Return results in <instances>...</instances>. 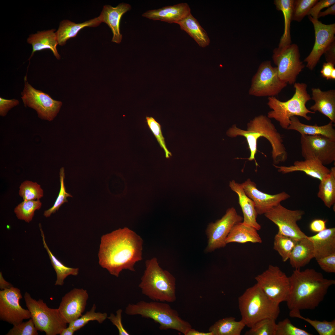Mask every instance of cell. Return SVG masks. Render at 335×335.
<instances>
[{
	"instance_id": "6da1fadb",
	"label": "cell",
	"mask_w": 335,
	"mask_h": 335,
	"mask_svg": "<svg viewBox=\"0 0 335 335\" xmlns=\"http://www.w3.org/2000/svg\"><path fill=\"white\" fill-rule=\"evenodd\" d=\"M143 242L140 236L126 227L103 235L98 254L99 265L117 277L123 270L135 271V264L142 259Z\"/></svg>"
},
{
	"instance_id": "7a4b0ae2",
	"label": "cell",
	"mask_w": 335,
	"mask_h": 335,
	"mask_svg": "<svg viewBox=\"0 0 335 335\" xmlns=\"http://www.w3.org/2000/svg\"><path fill=\"white\" fill-rule=\"evenodd\" d=\"M289 278L290 288L286 302L290 310L315 309L335 284L334 279L324 278L313 269H295Z\"/></svg>"
},
{
	"instance_id": "3957f363",
	"label": "cell",
	"mask_w": 335,
	"mask_h": 335,
	"mask_svg": "<svg viewBox=\"0 0 335 335\" xmlns=\"http://www.w3.org/2000/svg\"><path fill=\"white\" fill-rule=\"evenodd\" d=\"M247 126V130H244L234 125L226 133L230 137L239 136L246 138L250 152V156L248 159L249 160L255 161L257 141L260 137L266 138L271 145L273 164L277 165L287 160L288 154L283 143V137L278 132L270 118L263 115L256 116L248 123Z\"/></svg>"
},
{
	"instance_id": "277c9868",
	"label": "cell",
	"mask_w": 335,
	"mask_h": 335,
	"mask_svg": "<svg viewBox=\"0 0 335 335\" xmlns=\"http://www.w3.org/2000/svg\"><path fill=\"white\" fill-rule=\"evenodd\" d=\"M145 266L138 286L142 293L153 301L175 302L176 296L174 277L160 266L156 257L147 260Z\"/></svg>"
},
{
	"instance_id": "5b68a950",
	"label": "cell",
	"mask_w": 335,
	"mask_h": 335,
	"mask_svg": "<svg viewBox=\"0 0 335 335\" xmlns=\"http://www.w3.org/2000/svg\"><path fill=\"white\" fill-rule=\"evenodd\" d=\"M125 313L129 315H140L151 319L159 324L161 330L174 329L185 335L192 328L191 324L182 319L176 310L163 302L141 301L129 303L125 308Z\"/></svg>"
},
{
	"instance_id": "8992f818",
	"label": "cell",
	"mask_w": 335,
	"mask_h": 335,
	"mask_svg": "<svg viewBox=\"0 0 335 335\" xmlns=\"http://www.w3.org/2000/svg\"><path fill=\"white\" fill-rule=\"evenodd\" d=\"M238 302L241 320L250 328L264 319L276 320L280 313L279 304L270 300L256 284L246 290Z\"/></svg>"
},
{
	"instance_id": "52a82bcc",
	"label": "cell",
	"mask_w": 335,
	"mask_h": 335,
	"mask_svg": "<svg viewBox=\"0 0 335 335\" xmlns=\"http://www.w3.org/2000/svg\"><path fill=\"white\" fill-rule=\"evenodd\" d=\"M307 87L305 83H295L294 84L295 93L286 101H281L275 96L269 97L267 105L272 110L268 112L267 117L275 119L279 122L281 127L287 130L292 117L299 116L307 121L310 120L311 118L307 114L315 113L306 106L307 102L311 99L307 91Z\"/></svg>"
},
{
	"instance_id": "ba28073f",
	"label": "cell",
	"mask_w": 335,
	"mask_h": 335,
	"mask_svg": "<svg viewBox=\"0 0 335 335\" xmlns=\"http://www.w3.org/2000/svg\"><path fill=\"white\" fill-rule=\"evenodd\" d=\"M24 298L26 306L30 313L31 318L38 330L45 332L46 335H56L60 334L63 329L67 327V323L58 309L48 307L42 299L37 301L26 292Z\"/></svg>"
},
{
	"instance_id": "9c48e42d",
	"label": "cell",
	"mask_w": 335,
	"mask_h": 335,
	"mask_svg": "<svg viewBox=\"0 0 335 335\" xmlns=\"http://www.w3.org/2000/svg\"><path fill=\"white\" fill-rule=\"evenodd\" d=\"M272 57L277 66L280 79L287 84H294L297 76L305 67L300 60L297 45L291 43L279 46L273 50Z\"/></svg>"
},
{
	"instance_id": "30bf717a",
	"label": "cell",
	"mask_w": 335,
	"mask_h": 335,
	"mask_svg": "<svg viewBox=\"0 0 335 335\" xmlns=\"http://www.w3.org/2000/svg\"><path fill=\"white\" fill-rule=\"evenodd\" d=\"M287 84L280 79L277 67L270 61L261 63L252 78L248 94L256 97L275 96Z\"/></svg>"
},
{
	"instance_id": "8fae6325",
	"label": "cell",
	"mask_w": 335,
	"mask_h": 335,
	"mask_svg": "<svg viewBox=\"0 0 335 335\" xmlns=\"http://www.w3.org/2000/svg\"><path fill=\"white\" fill-rule=\"evenodd\" d=\"M255 279L256 284L270 300L279 304L286 302L290 290V279L279 267L270 265Z\"/></svg>"
},
{
	"instance_id": "7c38bea8",
	"label": "cell",
	"mask_w": 335,
	"mask_h": 335,
	"mask_svg": "<svg viewBox=\"0 0 335 335\" xmlns=\"http://www.w3.org/2000/svg\"><path fill=\"white\" fill-rule=\"evenodd\" d=\"M24 106L35 110L41 119L51 121L59 113L61 101L52 99L48 94L34 88L24 77V87L21 93Z\"/></svg>"
},
{
	"instance_id": "4fadbf2b",
	"label": "cell",
	"mask_w": 335,
	"mask_h": 335,
	"mask_svg": "<svg viewBox=\"0 0 335 335\" xmlns=\"http://www.w3.org/2000/svg\"><path fill=\"white\" fill-rule=\"evenodd\" d=\"M301 154L306 159H314L325 166L335 161V140L321 135H301Z\"/></svg>"
},
{
	"instance_id": "5bb4252c",
	"label": "cell",
	"mask_w": 335,
	"mask_h": 335,
	"mask_svg": "<svg viewBox=\"0 0 335 335\" xmlns=\"http://www.w3.org/2000/svg\"><path fill=\"white\" fill-rule=\"evenodd\" d=\"M304 214L303 210H290L280 203L272 207L264 215L278 226V232L298 240L307 236L301 230L297 223Z\"/></svg>"
},
{
	"instance_id": "9a60e30c",
	"label": "cell",
	"mask_w": 335,
	"mask_h": 335,
	"mask_svg": "<svg viewBox=\"0 0 335 335\" xmlns=\"http://www.w3.org/2000/svg\"><path fill=\"white\" fill-rule=\"evenodd\" d=\"M243 220V217L232 207L227 210L221 219L209 224L206 230L208 240L206 252H211L224 247L227 244L226 238L232 227Z\"/></svg>"
},
{
	"instance_id": "2e32d148",
	"label": "cell",
	"mask_w": 335,
	"mask_h": 335,
	"mask_svg": "<svg viewBox=\"0 0 335 335\" xmlns=\"http://www.w3.org/2000/svg\"><path fill=\"white\" fill-rule=\"evenodd\" d=\"M22 298L20 290L14 287L0 291V319L14 325L30 319L31 315L28 309L20 305Z\"/></svg>"
},
{
	"instance_id": "e0dca14e",
	"label": "cell",
	"mask_w": 335,
	"mask_h": 335,
	"mask_svg": "<svg viewBox=\"0 0 335 335\" xmlns=\"http://www.w3.org/2000/svg\"><path fill=\"white\" fill-rule=\"evenodd\" d=\"M308 18L313 25L315 40L312 50L304 61L307 63L306 67L312 70L328 46L335 40V24L325 25L310 16Z\"/></svg>"
},
{
	"instance_id": "ac0fdd59",
	"label": "cell",
	"mask_w": 335,
	"mask_h": 335,
	"mask_svg": "<svg viewBox=\"0 0 335 335\" xmlns=\"http://www.w3.org/2000/svg\"><path fill=\"white\" fill-rule=\"evenodd\" d=\"M246 195L254 202L259 215L265 214L273 207L290 197L284 191L270 194L258 190L256 184L249 178L240 184Z\"/></svg>"
},
{
	"instance_id": "d6986e66",
	"label": "cell",
	"mask_w": 335,
	"mask_h": 335,
	"mask_svg": "<svg viewBox=\"0 0 335 335\" xmlns=\"http://www.w3.org/2000/svg\"><path fill=\"white\" fill-rule=\"evenodd\" d=\"M88 298V294L86 290L77 288L73 289L63 297L58 309L67 324L82 315Z\"/></svg>"
},
{
	"instance_id": "ffe728a7",
	"label": "cell",
	"mask_w": 335,
	"mask_h": 335,
	"mask_svg": "<svg viewBox=\"0 0 335 335\" xmlns=\"http://www.w3.org/2000/svg\"><path fill=\"white\" fill-rule=\"evenodd\" d=\"M191 13L188 4L181 3L148 11L143 13L142 16L153 20L177 24Z\"/></svg>"
},
{
	"instance_id": "44dd1931",
	"label": "cell",
	"mask_w": 335,
	"mask_h": 335,
	"mask_svg": "<svg viewBox=\"0 0 335 335\" xmlns=\"http://www.w3.org/2000/svg\"><path fill=\"white\" fill-rule=\"evenodd\" d=\"M131 9L129 4L123 2L116 7L109 5L103 6L99 17L101 23L107 24L111 29L113 34L112 42L118 44L121 42L122 35L120 32V21L123 15Z\"/></svg>"
},
{
	"instance_id": "7402d4cb",
	"label": "cell",
	"mask_w": 335,
	"mask_h": 335,
	"mask_svg": "<svg viewBox=\"0 0 335 335\" xmlns=\"http://www.w3.org/2000/svg\"><path fill=\"white\" fill-rule=\"evenodd\" d=\"M273 165L277 169L279 172L283 174L295 172H302L320 181L328 174L330 170L319 161L314 159L296 161L293 165L289 166H278L274 164Z\"/></svg>"
},
{
	"instance_id": "603a6c76",
	"label": "cell",
	"mask_w": 335,
	"mask_h": 335,
	"mask_svg": "<svg viewBox=\"0 0 335 335\" xmlns=\"http://www.w3.org/2000/svg\"><path fill=\"white\" fill-rule=\"evenodd\" d=\"M311 90V99L315 101V104L310 109L315 113L320 112L335 123V90L323 91L319 88H313Z\"/></svg>"
},
{
	"instance_id": "cb8c5ba5",
	"label": "cell",
	"mask_w": 335,
	"mask_h": 335,
	"mask_svg": "<svg viewBox=\"0 0 335 335\" xmlns=\"http://www.w3.org/2000/svg\"><path fill=\"white\" fill-rule=\"evenodd\" d=\"M229 186L238 196L239 203L243 215V223L254 227L257 230H260L261 226L257 221L258 214L254 202L246 195L240 184L233 180L230 181Z\"/></svg>"
},
{
	"instance_id": "d4e9b609",
	"label": "cell",
	"mask_w": 335,
	"mask_h": 335,
	"mask_svg": "<svg viewBox=\"0 0 335 335\" xmlns=\"http://www.w3.org/2000/svg\"><path fill=\"white\" fill-rule=\"evenodd\" d=\"M308 238L312 243L316 260L335 253L334 227L326 228Z\"/></svg>"
},
{
	"instance_id": "484cf974",
	"label": "cell",
	"mask_w": 335,
	"mask_h": 335,
	"mask_svg": "<svg viewBox=\"0 0 335 335\" xmlns=\"http://www.w3.org/2000/svg\"><path fill=\"white\" fill-rule=\"evenodd\" d=\"M55 29H52L47 30L38 31L36 33L30 35L27 39V42L31 44L32 51L29 60L35 52L46 49L51 50L54 56L58 60L60 59V56L57 50L58 44Z\"/></svg>"
},
{
	"instance_id": "4316f807",
	"label": "cell",
	"mask_w": 335,
	"mask_h": 335,
	"mask_svg": "<svg viewBox=\"0 0 335 335\" xmlns=\"http://www.w3.org/2000/svg\"><path fill=\"white\" fill-rule=\"evenodd\" d=\"M101 23L99 16L80 23H76L67 20H63L60 23L58 29L55 32L58 44L64 46L68 40L76 36L83 28L95 27Z\"/></svg>"
},
{
	"instance_id": "83f0119b",
	"label": "cell",
	"mask_w": 335,
	"mask_h": 335,
	"mask_svg": "<svg viewBox=\"0 0 335 335\" xmlns=\"http://www.w3.org/2000/svg\"><path fill=\"white\" fill-rule=\"evenodd\" d=\"M308 236L297 241L290 254V263L295 269H300L314 258L313 244Z\"/></svg>"
},
{
	"instance_id": "f1b7e54d",
	"label": "cell",
	"mask_w": 335,
	"mask_h": 335,
	"mask_svg": "<svg viewBox=\"0 0 335 335\" xmlns=\"http://www.w3.org/2000/svg\"><path fill=\"white\" fill-rule=\"evenodd\" d=\"M290 123L287 129L296 131L301 135H321L335 140V129L333 123L330 121L325 125L319 126L309 125L301 123L296 116L290 118Z\"/></svg>"
},
{
	"instance_id": "f546056e",
	"label": "cell",
	"mask_w": 335,
	"mask_h": 335,
	"mask_svg": "<svg viewBox=\"0 0 335 335\" xmlns=\"http://www.w3.org/2000/svg\"><path fill=\"white\" fill-rule=\"evenodd\" d=\"M257 231L254 227L244 224L242 221L238 222L231 228L226 238V243L248 242L261 243L262 240Z\"/></svg>"
},
{
	"instance_id": "4dcf8cb0",
	"label": "cell",
	"mask_w": 335,
	"mask_h": 335,
	"mask_svg": "<svg viewBox=\"0 0 335 335\" xmlns=\"http://www.w3.org/2000/svg\"><path fill=\"white\" fill-rule=\"evenodd\" d=\"M177 24L200 47L204 48L209 45L210 40L207 33L191 13Z\"/></svg>"
},
{
	"instance_id": "1f68e13d",
	"label": "cell",
	"mask_w": 335,
	"mask_h": 335,
	"mask_svg": "<svg viewBox=\"0 0 335 335\" xmlns=\"http://www.w3.org/2000/svg\"><path fill=\"white\" fill-rule=\"evenodd\" d=\"M39 226L42 238L44 247L46 250L49 256L52 265L56 274V280L55 284L56 285L62 286L64 284L65 279L69 275H77L79 273L78 268H73L65 266L58 260L53 254L50 250L46 242L44 232L42 229L41 223Z\"/></svg>"
},
{
	"instance_id": "d6a6232c",
	"label": "cell",
	"mask_w": 335,
	"mask_h": 335,
	"mask_svg": "<svg viewBox=\"0 0 335 335\" xmlns=\"http://www.w3.org/2000/svg\"><path fill=\"white\" fill-rule=\"evenodd\" d=\"M245 326L241 320L236 321L234 317H230L216 321L208 330L213 335H240Z\"/></svg>"
},
{
	"instance_id": "836d02e7",
	"label": "cell",
	"mask_w": 335,
	"mask_h": 335,
	"mask_svg": "<svg viewBox=\"0 0 335 335\" xmlns=\"http://www.w3.org/2000/svg\"><path fill=\"white\" fill-rule=\"evenodd\" d=\"M330 170L328 174L320 181L317 193L318 197L329 208L335 203V167Z\"/></svg>"
},
{
	"instance_id": "e575fe53",
	"label": "cell",
	"mask_w": 335,
	"mask_h": 335,
	"mask_svg": "<svg viewBox=\"0 0 335 335\" xmlns=\"http://www.w3.org/2000/svg\"><path fill=\"white\" fill-rule=\"evenodd\" d=\"M294 0H275L274 4L277 10L283 13L284 19V33L279 46L286 45L292 43L290 35V23L292 20Z\"/></svg>"
},
{
	"instance_id": "d590c367",
	"label": "cell",
	"mask_w": 335,
	"mask_h": 335,
	"mask_svg": "<svg viewBox=\"0 0 335 335\" xmlns=\"http://www.w3.org/2000/svg\"><path fill=\"white\" fill-rule=\"evenodd\" d=\"M289 315L291 317L299 318L310 324L320 335H335V319L330 321L311 320L309 318H306L302 316L300 313V310H290Z\"/></svg>"
},
{
	"instance_id": "8d00e7d4",
	"label": "cell",
	"mask_w": 335,
	"mask_h": 335,
	"mask_svg": "<svg viewBox=\"0 0 335 335\" xmlns=\"http://www.w3.org/2000/svg\"><path fill=\"white\" fill-rule=\"evenodd\" d=\"M42 205L40 200H23L15 208L14 211L18 219L29 223L33 220L35 211L39 210Z\"/></svg>"
},
{
	"instance_id": "74e56055",
	"label": "cell",
	"mask_w": 335,
	"mask_h": 335,
	"mask_svg": "<svg viewBox=\"0 0 335 335\" xmlns=\"http://www.w3.org/2000/svg\"><path fill=\"white\" fill-rule=\"evenodd\" d=\"M297 240L283 235L279 232L274 237L273 248L282 257L284 262L289 259Z\"/></svg>"
},
{
	"instance_id": "f35d334b",
	"label": "cell",
	"mask_w": 335,
	"mask_h": 335,
	"mask_svg": "<svg viewBox=\"0 0 335 335\" xmlns=\"http://www.w3.org/2000/svg\"><path fill=\"white\" fill-rule=\"evenodd\" d=\"M96 308V306L94 304L90 310L69 323V327L75 332L84 327L90 321L96 320L100 324L102 323L107 318V314L105 312H95Z\"/></svg>"
},
{
	"instance_id": "ab89813d",
	"label": "cell",
	"mask_w": 335,
	"mask_h": 335,
	"mask_svg": "<svg viewBox=\"0 0 335 335\" xmlns=\"http://www.w3.org/2000/svg\"><path fill=\"white\" fill-rule=\"evenodd\" d=\"M19 194L23 200H40L44 196V191L37 182L26 180L20 185Z\"/></svg>"
},
{
	"instance_id": "60d3db41",
	"label": "cell",
	"mask_w": 335,
	"mask_h": 335,
	"mask_svg": "<svg viewBox=\"0 0 335 335\" xmlns=\"http://www.w3.org/2000/svg\"><path fill=\"white\" fill-rule=\"evenodd\" d=\"M276 320L267 318L261 320L255 323L245 335H276L277 324Z\"/></svg>"
},
{
	"instance_id": "b9f144b4",
	"label": "cell",
	"mask_w": 335,
	"mask_h": 335,
	"mask_svg": "<svg viewBox=\"0 0 335 335\" xmlns=\"http://www.w3.org/2000/svg\"><path fill=\"white\" fill-rule=\"evenodd\" d=\"M59 175L60 182L59 193L53 206L44 212L43 216L46 217H50L52 214L58 211L63 204L68 202L67 198L68 197H72V195L67 192L66 190L64 183L65 173L64 168L62 167L60 169Z\"/></svg>"
},
{
	"instance_id": "7bdbcfd3",
	"label": "cell",
	"mask_w": 335,
	"mask_h": 335,
	"mask_svg": "<svg viewBox=\"0 0 335 335\" xmlns=\"http://www.w3.org/2000/svg\"><path fill=\"white\" fill-rule=\"evenodd\" d=\"M317 0H294L292 20L300 22L307 15Z\"/></svg>"
},
{
	"instance_id": "ee69618b",
	"label": "cell",
	"mask_w": 335,
	"mask_h": 335,
	"mask_svg": "<svg viewBox=\"0 0 335 335\" xmlns=\"http://www.w3.org/2000/svg\"><path fill=\"white\" fill-rule=\"evenodd\" d=\"M307 331L294 326L287 318L277 324L276 335H312Z\"/></svg>"
},
{
	"instance_id": "f6af8a7d",
	"label": "cell",
	"mask_w": 335,
	"mask_h": 335,
	"mask_svg": "<svg viewBox=\"0 0 335 335\" xmlns=\"http://www.w3.org/2000/svg\"><path fill=\"white\" fill-rule=\"evenodd\" d=\"M146 119L149 128L155 136L161 147L164 150L166 157L169 158L172 156V154L166 147L164 138L162 132L160 125L152 117L146 116Z\"/></svg>"
},
{
	"instance_id": "bcb514c9",
	"label": "cell",
	"mask_w": 335,
	"mask_h": 335,
	"mask_svg": "<svg viewBox=\"0 0 335 335\" xmlns=\"http://www.w3.org/2000/svg\"><path fill=\"white\" fill-rule=\"evenodd\" d=\"M37 328L35 327L33 319L31 318L26 322H22L14 325L6 334V335H37L38 334Z\"/></svg>"
},
{
	"instance_id": "7dc6e473",
	"label": "cell",
	"mask_w": 335,
	"mask_h": 335,
	"mask_svg": "<svg viewBox=\"0 0 335 335\" xmlns=\"http://www.w3.org/2000/svg\"><path fill=\"white\" fill-rule=\"evenodd\" d=\"M321 268L328 273L335 272V253L316 260Z\"/></svg>"
},
{
	"instance_id": "c3c4849f",
	"label": "cell",
	"mask_w": 335,
	"mask_h": 335,
	"mask_svg": "<svg viewBox=\"0 0 335 335\" xmlns=\"http://www.w3.org/2000/svg\"><path fill=\"white\" fill-rule=\"evenodd\" d=\"M122 309H118L116 311V315L111 313L107 318L117 327L119 335H129V333L124 328L122 323Z\"/></svg>"
},
{
	"instance_id": "681fc988",
	"label": "cell",
	"mask_w": 335,
	"mask_h": 335,
	"mask_svg": "<svg viewBox=\"0 0 335 335\" xmlns=\"http://www.w3.org/2000/svg\"><path fill=\"white\" fill-rule=\"evenodd\" d=\"M335 0H321L318 1L310 9L307 15L310 16L313 18L318 19V16L319 13L323 9L329 7L335 4Z\"/></svg>"
},
{
	"instance_id": "f907efd6",
	"label": "cell",
	"mask_w": 335,
	"mask_h": 335,
	"mask_svg": "<svg viewBox=\"0 0 335 335\" xmlns=\"http://www.w3.org/2000/svg\"><path fill=\"white\" fill-rule=\"evenodd\" d=\"M19 102L15 99H7L0 97V115L2 117L6 115L8 111L18 105Z\"/></svg>"
},
{
	"instance_id": "816d5d0a",
	"label": "cell",
	"mask_w": 335,
	"mask_h": 335,
	"mask_svg": "<svg viewBox=\"0 0 335 335\" xmlns=\"http://www.w3.org/2000/svg\"><path fill=\"white\" fill-rule=\"evenodd\" d=\"M321 76L327 80L335 79L334 65L329 63H324L320 71Z\"/></svg>"
},
{
	"instance_id": "f5cc1de1",
	"label": "cell",
	"mask_w": 335,
	"mask_h": 335,
	"mask_svg": "<svg viewBox=\"0 0 335 335\" xmlns=\"http://www.w3.org/2000/svg\"><path fill=\"white\" fill-rule=\"evenodd\" d=\"M327 62L335 65V40L328 46L324 54Z\"/></svg>"
},
{
	"instance_id": "db71d44e",
	"label": "cell",
	"mask_w": 335,
	"mask_h": 335,
	"mask_svg": "<svg viewBox=\"0 0 335 335\" xmlns=\"http://www.w3.org/2000/svg\"><path fill=\"white\" fill-rule=\"evenodd\" d=\"M326 220L321 219H316L313 220L310 225V228L311 231L315 233L320 232L326 228Z\"/></svg>"
},
{
	"instance_id": "11a10c76",
	"label": "cell",
	"mask_w": 335,
	"mask_h": 335,
	"mask_svg": "<svg viewBox=\"0 0 335 335\" xmlns=\"http://www.w3.org/2000/svg\"><path fill=\"white\" fill-rule=\"evenodd\" d=\"M335 4H334L330 6L325 11H323L320 12L318 16V18L324 17L328 15H335Z\"/></svg>"
},
{
	"instance_id": "9f6ffc18",
	"label": "cell",
	"mask_w": 335,
	"mask_h": 335,
	"mask_svg": "<svg viewBox=\"0 0 335 335\" xmlns=\"http://www.w3.org/2000/svg\"><path fill=\"white\" fill-rule=\"evenodd\" d=\"M13 286V285L9 282L7 281L2 276L1 272H0V288L1 290H4L9 288Z\"/></svg>"
},
{
	"instance_id": "6f0895ef",
	"label": "cell",
	"mask_w": 335,
	"mask_h": 335,
	"mask_svg": "<svg viewBox=\"0 0 335 335\" xmlns=\"http://www.w3.org/2000/svg\"><path fill=\"white\" fill-rule=\"evenodd\" d=\"M185 335H213V333L209 331L208 332H200L191 328L186 333Z\"/></svg>"
},
{
	"instance_id": "680465c9",
	"label": "cell",
	"mask_w": 335,
	"mask_h": 335,
	"mask_svg": "<svg viewBox=\"0 0 335 335\" xmlns=\"http://www.w3.org/2000/svg\"><path fill=\"white\" fill-rule=\"evenodd\" d=\"M75 331L68 326L63 329L60 333V335H73Z\"/></svg>"
}]
</instances>
